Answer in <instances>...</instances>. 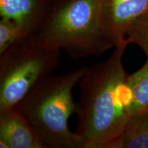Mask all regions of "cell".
Listing matches in <instances>:
<instances>
[{"label":"cell","instance_id":"cell-1","mask_svg":"<svg viewBox=\"0 0 148 148\" xmlns=\"http://www.w3.org/2000/svg\"><path fill=\"white\" fill-rule=\"evenodd\" d=\"M127 42L114 47L108 59L85 67L79 79L76 133L84 148H101L117 137L130 119L132 93L123 64Z\"/></svg>","mask_w":148,"mask_h":148},{"label":"cell","instance_id":"cell-2","mask_svg":"<svg viewBox=\"0 0 148 148\" xmlns=\"http://www.w3.org/2000/svg\"><path fill=\"white\" fill-rule=\"evenodd\" d=\"M85 67L39 81L14 106L33 127L46 147L84 148V141L68 126L76 112L72 90Z\"/></svg>","mask_w":148,"mask_h":148},{"label":"cell","instance_id":"cell-3","mask_svg":"<svg viewBox=\"0 0 148 148\" xmlns=\"http://www.w3.org/2000/svg\"><path fill=\"white\" fill-rule=\"evenodd\" d=\"M101 3L102 0H53L49 14L33 35L73 58L102 54L115 47L103 29Z\"/></svg>","mask_w":148,"mask_h":148},{"label":"cell","instance_id":"cell-4","mask_svg":"<svg viewBox=\"0 0 148 148\" xmlns=\"http://www.w3.org/2000/svg\"><path fill=\"white\" fill-rule=\"evenodd\" d=\"M60 50L31 34L0 54V110L13 108L55 71Z\"/></svg>","mask_w":148,"mask_h":148},{"label":"cell","instance_id":"cell-5","mask_svg":"<svg viewBox=\"0 0 148 148\" xmlns=\"http://www.w3.org/2000/svg\"><path fill=\"white\" fill-rule=\"evenodd\" d=\"M147 10L148 0H102L103 27L114 47L127 42V29Z\"/></svg>","mask_w":148,"mask_h":148},{"label":"cell","instance_id":"cell-6","mask_svg":"<svg viewBox=\"0 0 148 148\" xmlns=\"http://www.w3.org/2000/svg\"><path fill=\"white\" fill-rule=\"evenodd\" d=\"M0 147L46 148L28 121L14 107L0 110Z\"/></svg>","mask_w":148,"mask_h":148},{"label":"cell","instance_id":"cell-7","mask_svg":"<svg viewBox=\"0 0 148 148\" xmlns=\"http://www.w3.org/2000/svg\"><path fill=\"white\" fill-rule=\"evenodd\" d=\"M53 0H0V15L33 34L47 17Z\"/></svg>","mask_w":148,"mask_h":148},{"label":"cell","instance_id":"cell-8","mask_svg":"<svg viewBox=\"0 0 148 148\" xmlns=\"http://www.w3.org/2000/svg\"><path fill=\"white\" fill-rule=\"evenodd\" d=\"M101 148H148V112L131 116L121 134Z\"/></svg>","mask_w":148,"mask_h":148},{"label":"cell","instance_id":"cell-9","mask_svg":"<svg viewBox=\"0 0 148 148\" xmlns=\"http://www.w3.org/2000/svg\"><path fill=\"white\" fill-rule=\"evenodd\" d=\"M132 93L130 116L148 112V58L144 65L127 79Z\"/></svg>","mask_w":148,"mask_h":148},{"label":"cell","instance_id":"cell-10","mask_svg":"<svg viewBox=\"0 0 148 148\" xmlns=\"http://www.w3.org/2000/svg\"><path fill=\"white\" fill-rule=\"evenodd\" d=\"M31 34L12 20L1 17L0 20V54Z\"/></svg>","mask_w":148,"mask_h":148},{"label":"cell","instance_id":"cell-11","mask_svg":"<svg viewBox=\"0 0 148 148\" xmlns=\"http://www.w3.org/2000/svg\"><path fill=\"white\" fill-rule=\"evenodd\" d=\"M125 40L128 44L134 43L138 45L148 58V10L129 27Z\"/></svg>","mask_w":148,"mask_h":148}]
</instances>
